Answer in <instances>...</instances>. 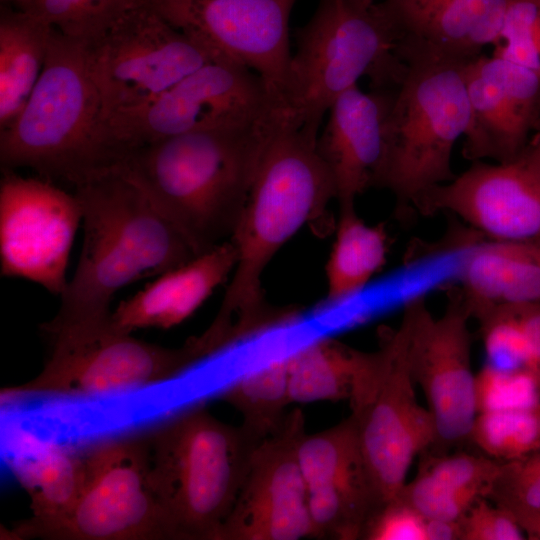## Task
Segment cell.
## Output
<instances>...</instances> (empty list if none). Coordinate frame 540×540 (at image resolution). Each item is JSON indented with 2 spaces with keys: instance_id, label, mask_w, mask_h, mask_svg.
<instances>
[{
  "instance_id": "obj_1",
  "label": "cell",
  "mask_w": 540,
  "mask_h": 540,
  "mask_svg": "<svg viewBox=\"0 0 540 540\" xmlns=\"http://www.w3.org/2000/svg\"><path fill=\"white\" fill-rule=\"evenodd\" d=\"M317 137L283 116L269 135L229 238L237 261L218 313L202 334L210 344L224 346L272 314L264 303L263 274L301 228L310 225L318 234L331 230L328 205L336 189Z\"/></svg>"
},
{
  "instance_id": "obj_2",
  "label": "cell",
  "mask_w": 540,
  "mask_h": 540,
  "mask_svg": "<svg viewBox=\"0 0 540 540\" xmlns=\"http://www.w3.org/2000/svg\"><path fill=\"white\" fill-rule=\"evenodd\" d=\"M83 242L49 335L99 328L110 320L115 294L197 254L141 189L114 167L75 187Z\"/></svg>"
},
{
  "instance_id": "obj_3",
  "label": "cell",
  "mask_w": 540,
  "mask_h": 540,
  "mask_svg": "<svg viewBox=\"0 0 540 540\" xmlns=\"http://www.w3.org/2000/svg\"><path fill=\"white\" fill-rule=\"evenodd\" d=\"M280 117L159 139L132 149L116 167L198 255L230 238Z\"/></svg>"
},
{
  "instance_id": "obj_4",
  "label": "cell",
  "mask_w": 540,
  "mask_h": 540,
  "mask_svg": "<svg viewBox=\"0 0 540 540\" xmlns=\"http://www.w3.org/2000/svg\"><path fill=\"white\" fill-rule=\"evenodd\" d=\"M2 171L29 168L77 187L116 166L87 44L52 29L41 76L16 118L0 130Z\"/></svg>"
},
{
  "instance_id": "obj_5",
  "label": "cell",
  "mask_w": 540,
  "mask_h": 540,
  "mask_svg": "<svg viewBox=\"0 0 540 540\" xmlns=\"http://www.w3.org/2000/svg\"><path fill=\"white\" fill-rule=\"evenodd\" d=\"M295 41L282 111L315 136L331 104L362 77L370 88L397 89L408 71L400 34L382 1L363 6L319 0Z\"/></svg>"
},
{
  "instance_id": "obj_6",
  "label": "cell",
  "mask_w": 540,
  "mask_h": 540,
  "mask_svg": "<svg viewBox=\"0 0 540 540\" xmlns=\"http://www.w3.org/2000/svg\"><path fill=\"white\" fill-rule=\"evenodd\" d=\"M146 441L150 484L180 540H215L260 443L200 405L172 416Z\"/></svg>"
},
{
  "instance_id": "obj_7",
  "label": "cell",
  "mask_w": 540,
  "mask_h": 540,
  "mask_svg": "<svg viewBox=\"0 0 540 540\" xmlns=\"http://www.w3.org/2000/svg\"><path fill=\"white\" fill-rule=\"evenodd\" d=\"M465 63L430 57L408 61L387 121V158L380 183L400 207L413 205L422 193L456 176L452 151L472 124Z\"/></svg>"
},
{
  "instance_id": "obj_8",
  "label": "cell",
  "mask_w": 540,
  "mask_h": 540,
  "mask_svg": "<svg viewBox=\"0 0 540 540\" xmlns=\"http://www.w3.org/2000/svg\"><path fill=\"white\" fill-rule=\"evenodd\" d=\"M411 315L366 352L349 397L366 467L381 503L397 496L414 457L431 447L436 430L428 408L417 401L410 367Z\"/></svg>"
},
{
  "instance_id": "obj_9",
  "label": "cell",
  "mask_w": 540,
  "mask_h": 540,
  "mask_svg": "<svg viewBox=\"0 0 540 540\" xmlns=\"http://www.w3.org/2000/svg\"><path fill=\"white\" fill-rule=\"evenodd\" d=\"M282 111L263 79L226 58L202 65L149 103L103 121L117 162L141 145L190 132L247 127Z\"/></svg>"
},
{
  "instance_id": "obj_10",
  "label": "cell",
  "mask_w": 540,
  "mask_h": 540,
  "mask_svg": "<svg viewBox=\"0 0 540 540\" xmlns=\"http://www.w3.org/2000/svg\"><path fill=\"white\" fill-rule=\"evenodd\" d=\"M51 339L50 357L37 376L3 394L87 397L128 391L171 381L204 360L192 339L181 348H167L134 338L110 320Z\"/></svg>"
},
{
  "instance_id": "obj_11",
  "label": "cell",
  "mask_w": 540,
  "mask_h": 540,
  "mask_svg": "<svg viewBox=\"0 0 540 540\" xmlns=\"http://www.w3.org/2000/svg\"><path fill=\"white\" fill-rule=\"evenodd\" d=\"M83 457L80 496L43 539L180 540L150 484L146 439L110 437L93 443Z\"/></svg>"
},
{
  "instance_id": "obj_12",
  "label": "cell",
  "mask_w": 540,
  "mask_h": 540,
  "mask_svg": "<svg viewBox=\"0 0 540 540\" xmlns=\"http://www.w3.org/2000/svg\"><path fill=\"white\" fill-rule=\"evenodd\" d=\"M87 53L103 121L149 103L219 58L202 40L174 26L146 3L87 45Z\"/></svg>"
},
{
  "instance_id": "obj_13",
  "label": "cell",
  "mask_w": 540,
  "mask_h": 540,
  "mask_svg": "<svg viewBox=\"0 0 540 540\" xmlns=\"http://www.w3.org/2000/svg\"><path fill=\"white\" fill-rule=\"evenodd\" d=\"M0 269L54 295L67 284V267L82 210L75 193L45 178L2 171Z\"/></svg>"
},
{
  "instance_id": "obj_14",
  "label": "cell",
  "mask_w": 540,
  "mask_h": 540,
  "mask_svg": "<svg viewBox=\"0 0 540 540\" xmlns=\"http://www.w3.org/2000/svg\"><path fill=\"white\" fill-rule=\"evenodd\" d=\"M411 315L410 367L427 401L436 436L433 455L470 439L477 415L476 377L471 364L470 315L458 296L434 317L422 295L405 303Z\"/></svg>"
},
{
  "instance_id": "obj_15",
  "label": "cell",
  "mask_w": 540,
  "mask_h": 540,
  "mask_svg": "<svg viewBox=\"0 0 540 540\" xmlns=\"http://www.w3.org/2000/svg\"><path fill=\"white\" fill-rule=\"evenodd\" d=\"M304 433V417L296 409L255 448L235 504L215 540L311 537L307 487L297 457Z\"/></svg>"
},
{
  "instance_id": "obj_16",
  "label": "cell",
  "mask_w": 540,
  "mask_h": 540,
  "mask_svg": "<svg viewBox=\"0 0 540 540\" xmlns=\"http://www.w3.org/2000/svg\"><path fill=\"white\" fill-rule=\"evenodd\" d=\"M297 0H189L178 28L216 55L258 74L281 103L292 52L289 21Z\"/></svg>"
},
{
  "instance_id": "obj_17",
  "label": "cell",
  "mask_w": 540,
  "mask_h": 540,
  "mask_svg": "<svg viewBox=\"0 0 540 540\" xmlns=\"http://www.w3.org/2000/svg\"><path fill=\"white\" fill-rule=\"evenodd\" d=\"M423 215L452 212L493 240L540 237V173L523 159L475 163L447 183L422 193Z\"/></svg>"
},
{
  "instance_id": "obj_18",
  "label": "cell",
  "mask_w": 540,
  "mask_h": 540,
  "mask_svg": "<svg viewBox=\"0 0 540 540\" xmlns=\"http://www.w3.org/2000/svg\"><path fill=\"white\" fill-rule=\"evenodd\" d=\"M463 72L472 112L464 157L517 160L530 137L540 132V74L483 54L467 61Z\"/></svg>"
},
{
  "instance_id": "obj_19",
  "label": "cell",
  "mask_w": 540,
  "mask_h": 540,
  "mask_svg": "<svg viewBox=\"0 0 540 540\" xmlns=\"http://www.w3.org/2000/svg\"><path fill=\"white\" fill-rule=\"evenodd\" d=\"M397 89L364 91L355 85L327 111L317 150L332 175L339 207L354 205L368 188L380 187L387 158V121Z\"/></svg>"
},
{
  "instance_id": "obj_20",
  "label": "cell",
  "mask_w": 540,
  "mask_h": 540,
  "mask_svg": "<svg viewBox=\"0 0 540 540\" xmlns=\"http://www.w3.org/2000/svg\"><path fill=\"white\" fill-rule=\"evenodd\" d=\"M511 0H383L408 63L430 57L465 63L498 43Z\"/></svg>"
},
{
  "instance_id": "obj_21",
  "label": "cell",
  "mask_w": 540,
  "mask_h": 540,
  "mask_svg": "<svg viewBox=\"0 0 540 540\" xmlns=\"http://www.w3.org/2000/svg\"><path fill=\"white\" fill-rule=\"evenodd\" d=\"M236 261V248L228 239L157 275L143 289L121 301L111 312L110 322L128 333L144 328H172L189 318L230 279Z\"/></svg>"
},
{
  "instance_id": "obj_22",
  "label": "cell",
  "mask_w": 540,
  "mask_h": 540,
  "mask_svg": "<svg viewBox=\"0 0 540 540\" xmlns=\"http://www.w3.org/2000/svg\"><path fill=\"white\" fill-rule=\"evenodd\" d=\"M460 279L463 303L478 320L500 306L540 303V237L475 245L462 261Z\"/></svg>"
},
{
  "instance_id": "obj_23",
  "label": "cell",
  "mask_w": 540,
  "mask_h": 540,
  "mask_svg": "<svg viewBox=\"0 0 540 540\" xmlns=\"http://www.w3.org/2000/svg\"><path fill=\"white\" fill-rule=\"evenodd\" d=\"M297 457L307 492L340 501L366 523L382 506L350 416L321 432L304 433Z\"/></svg>"
},
{
  "instance_id": "obj_24",
  "label": "cell",
  "mask_w": 540,
  "mask_h": 540,
  "mask_svg": "<svg viewBox=\"0 0 540 540\" xmlns=\"http://www.w3.org/2000/svg\"><path fill=\"white\" fill-rule=\"evenodd\" d=\"M431 456L396 497L426 519L441 520H459L479 499L488 498L500 461L464 452Z\"/></svg>"
},
{
  "instance_id": "obj_25",
  "label": "cell",
  "mask_w": 540,
  "mask_h": 540,
  "mask_svg": "<svg viewBox=\"0 0 540 540\" xmlns=\"http://www.w3.org/2000/svg\"><path fill=\"white\" fill-rule=\"evenodd\" d=\"M14 473L30 497L32 517L14 531L17 538H42L61 522L78 500L85 477L83 453L50 446L21 458Z\"/></svg>"
},
{
  "instance_id": "obj_26",
  "label": "cell",
  "mask_w": 540,
  "mask_h": 540,
  "mask_svg": "<svg viewBox=\"0 0 540 540\" xmlns=\"http://www.w3.org/2000/svg\"><path fill=\"white\" fill-rule=\"evenodd\" d=\"M52 28L19 9L0 16V130L19 114L36 86Z\"/></svg>"
},
{
  "instance_id": "obj_27",
  "label": "cell",
  "mask_w": 540,
  "mask_h": 540,
  "mask_svg": "<svg viewBox=\"0 0 540 540\" xmlns=\"http://www.w3.org/2000/svg\"><path fill=\"white\" fill-rule=\"evenodd\" d=\"M387 241L383 224H367L354 205L339 207L335 240L325 268L326 296L318 310L341 305L359 293L385 264Z\"/></svg>"
},
{
  "instance_id": "obj_28",
  "label": "cell",
  "mask_w": 540,
  "mask_h": 540,
  "mask_svg": "<svg viewBox=\"0 0 540 540\" xmlns=\"http://www.w3.org/2000/svg\"><path fill=\"white\" fill-rule=\"evenodd\" d=\"M365 355L315 331L288 353L291 402L348 400Z\"/></svg>"
},
{
  "instance_id": "obj_29",
  "label": "cell",
  "mask_w": 540,
  "mask_h": 540,
  "mask_svg": "<svg viewBox=\"0 0 540 540\" xmlns=\"http://www.w3.org/2000/svg\"><path fill=\"white\" fill-rule=\"evenodd\" d=\"M306 337L259 360L234 377L222 392L223 398L241 414V427L258 443L275 434L288 417L286 409L292 402L288 389L287 356Z\"/></svg>"
},
{
  "instance_id": "obj_30",
  "label": "cell",
  "mask_w": 540,
  "mask_h": 540,
  "mask_svg": "<svg viewBox=\"0 0 540 540\" xmlns=\"http://www.w3.org/2000/svg\"><path fill=\"white\" fill-rule=\"evenodd\" d=\"M24 11L73 40L90 45L102 38L144 0H11Z\"/></svg>"
},
{
  "instance_id": "obj_31",
  "label": "cell",
  "mask_w": 540,
  "mask_h": 540,
  "mask_svg": "<svg viewBox=\"0 0 540 540\" xmlns=\"http://www.w3.org/2000/svg\"><path fill=\"white\" fill-rule=\"evenodd\" d=\"M539 406L480 411L470 439L485 455L500 462L524 456L540 447Z\"/></svg>"
},
{
  "instance_id": "obj_32",
  "label": "cell",
  "mask_w": 540,
  "mask_h": 540,
  "mask_svg": "<svg viewBox=\"0 0 540 540\" xmlns=\"http://www.w3.org/2000/svg\"><path fill=\"white\" fill-rule=\"evenodd\" d=\"M493 55L540 74V0H511Z\"/></svg>"
},
{
  "instance_id": "obj_33",
  "label": "cell",
  "mask_w": 540,
  "mask_h": 540,
  "mask_svg": "<svg viewBox=\"0 0 540 540\" xmlns=\"http://www.w3.org/2000/svg\"><path fill=\"white\" fill-rule=\"evenodd\" d=\"M488 499L508 512L540 511V447L501 462Z\"/></svg>"
},
{
  "instance_id": "obj_34",
  "label": "cell",
  "mask_w": 540,
  "mask_h": 540,
  "mask_svg": "<svg viewBox=\"0 0 540 540\" xmlns=\"http://www.w3.org/2000/svg\"><path fill=\"white\" fill-rule=\"evenodd\" d=\"M539 391L540 385L532 375L487 364L476 377L477 413L497 408L537 407Z\"/></svg>"
},
{
  "instance_id": "obj_35",
  "label": "cell",
  "mask_w": 540,
  "mask_h": 540,
  "mask_svg": "<svg viewBox=\"0 0 540 540\" xmlns=\"http://www.w3.org/2000/svg\"><path fill=\"white\" fill-rule=\"evenodd\" d=\"M427 519L395 497L383 504L366 525L362 539L427 540Z\"/></svg>"
},
{
  "instance_id": "obj_36",
  "label": "cell",
  "mask_w": 540,
  "mask_h": 540,
  "mask_svg": "<svg viewBox=\"0 0 540 540\" xmlns=\"http://www.w3.org/2000/svg\"><path fill=\"white\" fill-rule=\"evenodd\" d=\"M488 500V498L479 499L459 519L460 540L525 539L526 534L513 515Z\"/></svg>"
},
{
  "instance_id": "obj_37",
  "label": "cell",
  "mask_w": 540,
  "mask_h": 540,
  "mask_svg": "<svg viewBox=\"0 0 540 540\" xmlns=\"http://www.w3.org/2000/svg\"><path fill=\"white\" fill-rule=\"evenodd\" d=\"M509 306L519 324L531 354L536 378L540 384V303Z\"/></svg>"
},
{
  "instance_id": "obj_38",
  "label": "cell",
  "mask_w": 540,
  "mask_h": 540,
  "mask_svg": "<svg viewBox=\"0 0 540 540\" xmlns=\"http://www.w3.org/2000/svg\"><path fill=\"white\" fill-rule=\"evenodd\" d=\"M427 540H460L459 520L427 519Z\"/></svg>"
},
{
  "instance_id": "obj_39",
  "label": "cell",
  "mask_w": 540,
  "mask_h": 540,
  "mask_svg": "<svg viewBox=\"0 0 540 540\" xmlns=\"http://www.w3.org/2000/svg\"><path fill=\"white\" fill-rule=\"evenodd\" d=\"M147 5L157 11L174 26L178 22L189 0H144Z\"/></svg>"
},
{
  "instance_id": "obj_40",
  "label": "cell",
  "mask_w": 540,
  "mask_h": 540,
  "mask_svg": "<svg viewBox=\"0 0 540 540\" xmlns=\"http://www.w3.org/2000/svg\"><path fill=\"white\" fill-rule=\"evenodd\" d=\"M509 513L513 515L527 538L540 540V511L517 510Z\"/></svg>"
},
{
  "instance_id": "obj_41",
  "label": "cell",
  "mask_w": 540,
  "mask_h": 540,
  "mask_svg": "<svg viewBox=\"0 0 540 540\" xmlns=\"http://www.w3.org/2000/svg\"><path fill=\"white\" fill-rule=\"evenodd\" d=\"M519 158L523 159L540 173V132L534 133L530 137Z\"/></svg>"
},
{
  "instance_id": "obj_42",
  "label": "cell",
  "mask_w": 540,
  "mask_h": 540,
  "mask_svg": "<svg viewBox=\"0 0 540 540\" xmlns=\"http://www.w3.org/2000/svg\"><path fill=\"white\" fill-rule=\"evenodd\" d=\"M356 4L363 5V6H369L376 2L375 0H352Z\"/></svg>"
},
{
  "instance_id": "obj_43",
  "label": "cell",
  "mask_w": 540,
  "mask_h": 540,
  "mask_svg": "<svg viewBox=\"0 0 540 540\" xmlns=\"http://www.w3.org/2000/svg\"><path fill=\"white\" fill-rule=\"evenodd\" d=\"M538 419H539V425H540V406L538 407Z\"/></svg>"
},
{
  "instance_id": "obj_44",
  "label": "cell",
  "mask_w": 540,
  "mask_h": 540,
  "mask_svg": "<svg viewBox=\"0 0 540 540\" xmlns=\"http://www.w3.org/2000/svg\"><path fill=\"white\" fill-rule=\"evenodd\" d=\"M2 1H4V2L8 3V2H9V1H11V0H2Z\"/></svg>"
}]
</instances>
